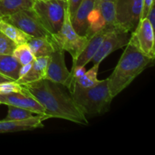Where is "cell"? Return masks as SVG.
<instances>
[{"label": "cell", "instance_id": "8fae6325", "mask_svg": "<svg viewBox=\"0 0 155 155\" xmlns=\"http://www.w3.org/2000/svg\"><path fill=\"white\" fill-rule=\"evenodd\" d=\"M0 103L27 109L35 114H45L43 107L24 87L21 92L0 94Z\"/></svg>", "mask_w": 155, "mask_h": 155}, {"label": "cell", "instance_id": "3957f363", "mask_svg": "<svg viewBox=\"0 0 155 155\" xmlns=\"http://www.w3.org/2000/svg\"><path fill=\"white\" fill-rule=\"evenodd\" d=\"M69 92L86 117L99 116L108 111L114 98L109 90L107 79L101 80L91 88H82L74 83Z\"/></svg>", "mask_w": 155, "mask_h": 155}, {"label": "cell", "instance_id": "2e32d148", "mask_svg": "<svg viewBox=\"0 0 155 155\" xmlns=\"http://www.w3.org/2000/svg\"><path fill=\"white\" fill-rule=\"evenodd\" d=\"M27 45L35 58L48 57L56 47L51 37H31L27 42Z\"/></svg>", "mask_w": 155, "mask_h": 155}, {"label": "cell", "instance_id": "277c9868", "mask_svg": "<svg viewBox=\"0 0 155 155\" xmlns=\"http://www.w3.org/2000/svg\"><path fill=\"white\" fill-rule=\"evenodd\" d=\"M33 10L51 35L60 30L68 10L67 0H34Z\"/></svg>", "mask_w": 155, "mask_h": 155}, {"label": "cell", "instance_id": "5b68a950", "mask_svg": "<svg viewBox=\"0 0 155 155\" xmlns=\"http://www.w3.org/2000/svg\"><path fill=\"white\" fill-rule=\"evenodd\" d=\"M51 39L59 48L70 53L73 60L80 55L89 42L87 36H81L74 28L68 10L65 14L60 30L55 34L51 35Z\"/></svg>", "mask_w": 155, "mask_h": 155}, {"label": "cell", "instance_id": "f546056e", "mask_svg": "<svg viewBox=\"0 0 155 155\" xmlns=\"http://www.w3.org/2000/svg\"><path fill=\"white\" fill-rule=\"evenodd\" d=\"M10 81H13V80H12L11 79L8 78V77H5V76L2 75V74H0V83H5V82H10Z\"/></svg>", "mask_w": 155, "mask_h": 155}, {"label": "cell", "instance_id": "603a6c76", "mask_svg": "<svg viewBox=\"0 0 155 155\" xmlns=\"http://www.w3.org/2000/svg\"><path fill=\"white\" fill-rule=\"evenodd\" d=\"M35 115L33 112L27 109L21 108L13 105H8V114L5 119L7 120H21L32 117Z\"/></svg>", "mask_w": 155, "mask_h": 155}, {"label": "cell", "instance_id": "6da1fadb", "mask_svg": "<svg viewBox=\"0 0 155 155\" xmlns=\"http://www.w3.org/2000/svg\"><path fill=\"white\" fill-rule=\"evenodd\" d=\"M21 86L43 107L45 114L51 118L66 120L80 125L89 124L86 115L63 85L42 79Z\"/></svg>", "mask_w": 155, "mask_h": 155}, {"label": "cell", "instance_id": "ac0fdd59", "mask_svg": "<svg viewBox=\"0 0 155 155\" xmlns=\"http://www.w3.org/2000/svg\"><path fill=\"white\" fill-rule=\"evenodd\" d=\"M34 0H0V15L2 18L10 16L33 7Z\"/></svg>", "mask_w": 155, "mask_h": 155}, {"label": "cell", "instance_id": "30bf717a", "mask_svg": "<svg viewBox=\"0 0 155 155\" xmlns=\"http://www.w3.org/2000/svg\"><path fill=\"white\" fill-rule=\"evenodd\" d=\"M130 39L144 54L154 59V29L146 18L139 21Z\"/></svg>", "mask_w": 155, "mask_h": 155}, {"label": "cell", "instance_id": "5bb4252c", "mask_svg": "<svg viewBox=\"0 0 155 155\" xmlns=\"http://www.w3.org/2000/svg\"><path fill=\"white\" fill-rule=\"evenodd\" d=\"M98 0H82L75 14L71 18V23L77 31L81 36H86L89 26V16L95 8Z\"/></svg>", "mask_w": 155, "mask_h": 155}, {"label": "cell", "instance_id": "484cf974", "mask_svg": "<svg viewBox=\"0 0 155 155\" xmlns=\"http://www.w3.org/2000/svg\"><path fill=\"white\" fill-rule=\"evenodd\" d=\"M67 2H68V10L69 12L71 19L75 14L76 11H77L78 6L80 5L82 0H67Z\"/></svg>", "mask_w": 155, "mask_h": 155}, {"label": "cell", "instance_id": "1f68e13d", "mask_svg": "<svg viewBox=\"0 0 155 155\" xmlns=\"http://www.w3.org/2000/svg\"><path fill=\"white\" fill-rule=\"evenodd\" d=\"M2 16H1V15H0V19H2Z\"/></svg>", "mask_w": 155, "mask_h": 155}, {"label": "cell", "instance_id": "9a60e30c", "mask_svg": "<svg viewBox=\"0 0 155 155\" xmlns=\"http://www.w3.org/2000/svg\"><path fill=\"white\" fill-rule=\"evenodd\" d=\"M48 63V57L36 58L32 62L31 68L28 72L15 82L20 85H24L45 79Z\"/></svg>", "mask_w": 155, "mask_h": 155}, {"label": "cell", "instance_id": "cb8c5ba5", "mask_svg": "<svg viewBox=\"0 0 155 155\" xmlns=\"http://www.w3.org/2000/svg\"><path fill=\"white\" fill-rule=\"evenodd\" d=\"M17 44L0 32V54L12 55Z\"/></svg>", "mask_w": 155, "mask_h": 155}, {"label": "cell", "instance_id": "f1b7e54d", "mask_svg": "<svg viewBox=\"0 0 155 155\" xmlns=\"http://www.w3.org/2000/svg\"><path fill=\"white\" fill-rule=\"evenodd\" d=\"M31 65H32V63L27 64L21 65V69H20V71H19V78L24 77V76L25 75L27 72H28L29 70H30V68H31Z\"/></svg>", "mask_w": 155, "mask_h": 155}, {"label": "cell", "instance_id": "d6a6232c", "mask_svg": "<svg viewBox=\"0 0 155 155\" xmlns=\"http://www.w3.org/2000/svg\"><path fill=\"white\" fill-rule=\"evenodd\" d=\"M0 104H1V103H0Z\"/></svg>", "mask_w": 155, "mask_h": 155}, {"label": "cell", "instance_id": "ba28073f", "mask_svg": "<svg viewBox=\"0 0 155 155\" xmlns=\"http://www.w3.org/2000/svg\"><path fill=\"white\" fill-rule=\"evenodd\" d=\"M129 32L120 27H114L104 37L99 48L94 55L93 64H100L109 54L126 46L130 40Z\"/></svg>", "mask_w": 155, "mask_h": 155}, {"label": "cell", "instance_id": "9c48e42d", "mask_svg": "<svg viewBox=\"0 0 155 155\" xmlns=\"http://www.w3.org/2000/svg\"><path fill=\"white\" fill-rule=\"evenodd\" d=\"M45 79L71 88V72L65 63L64 51L56 45L53 52L48 56V63Z\"/></svg>", "mask_w": 155, "mask_h": 155}, {"label": "cell", "instance_id": "7402d4cb", "mask_svg": "<svg viewBox=\"0 0 155 155\" xmlns=\"http://www.w3.org/2000/svg\"><path fill=\"white\" fill-rule=\"evenodd\" d=\"M12 55L21 65L32 63L35 59L34 55L30 51L27 43L17 45Z\"/></svg>", "mask_w": 155, "mask_h": 155}, {"label": "cell", "instance_id": "e0dca14e", "mask_svg": "<svg viewBox=\"0 0 155 155\" xmlns=\"http://www.w3.org/2000/svg\"><path fill=\"white\" fill-rule=\"evenodd\" d=\"M21 64L13 55L0 54V74L16 81L19 78Z\"/></svg>", "mask_w": 155, "mask_h": 155}, {"label": "cell", "instance_id": "44dd1931", "mask_svg": "<svg viewBox=\"0 0 155 155\" xmlns=\"http://www.w3.org/2000/svg\"><path fill=\"white\" fill-rule=\"evenodd\" d=\"M99 65L100 64H93L92 68H90L89 71H86L83 76L77 78L74 82V83H76L82 88H91L96 86L101 81L97 78Z\"/></svg>", "mask_w": 155, "mask_h": 155}, {"label": "cell", "instance_id": "4316f807", "mask_svg": "<svg viewBox=\"0 0 155 155\" xmlns=\"http://www.w3.org/2000/svg\"><path fill=\"white\" fill-rule=\"evenodd\" d=\"M154 2V0H142V10L141 19H144V18H146L147 15L150 10V8Z\"/></svg>", "mask_w": 155, "mask_h": 155}, {"label": "cell", "instance_id": "4dcf8cb0", "mask_svg": "<svg viewBox=\"0 0 155 155\" xmlns=\"http://www.w3.org/2000/svg\"><path fill=\"white\" fill-rule=\"evenodd\" d=\"M103 1H112V2H116V0H103Z\"/></svg>", "mask_w": 155, "mask_h": 155}, {"label": "cell", "instance_id": "ffe728a7", "mask_svg": "<svg viewBox=\"0 0 155 155\" xmlns=\"http://www.w3.org/2000/svg\"><path fill=\"white\" fill-rule=\"evenodd\" d=\"M98 8L106 25L117 27L115 2L98 0Z\"/></svg>", "mask_w": 155, "mask_h": 155}, {"label": "cell", "instance_id": "52a82bcc", "mask_svg": "<svg viewBox=\"0 0 155 155\" xmlns=\"http://www.w3.org/2000/svg\"><path fill=\"white\" fill-rule=\"evenodd\" d=\"M115 3L117 26L132 33L141 20L142 0H116Z\"/></svg>", "mask_w": 155, "mask_h": 155}, {"label": "cell", "instance_id": "d4e9b609", "mask_svg": "<svg viewBox=\"0 0 155 155\" xmlns=\"http://www.w3.org/2000/svg\"><path fill=\"white\" fill-rule=\"evenodd\" d=\"M23 87L15 81L5 82L0 83V94H8L12 92H21Z\"/></svg>", "mask_w": 155, "mask_h": 155}, {"label": "cell", "instance_id": "8992f818", "mask_svg": "<svg viewBox=\"0 0 155 155\" xmlns=\"http://www.w3.org/2000/svg\"><path fill=\"white\" fill-rule=\"evenodd\" d=\"M3 20L16 26L31 37H51L33 8L15 13L3 18Z\"/></svg>", "mask_w": 155, "mask_h": 155}, {"label": "cell", "instance_id": "7c38bea8", "mask_svg": "<svg viewBox=\"0 0 155 155\" xmlns=\"http://www.w3.org/2000/svg\"><path fill=\"white\" fill-rule=\"evenodd\" d=\"M114 27L105 26L101 30L95 33L89 39L87 45H86L84 49L80 53V55L76 59L73 60V66L71 70L77 68V67H85L89 61H91L95 53L99 48L103 39Z\"/></svg>", "mask_w": 155, "mask_h": 155}, {"label": "cell", "instance_id": "d6986e66", "mask_svg": "<svg viewBox=\"0 0 155 155\" xmlns=\"http://www.w3.org/2000/svg\"><path fill=\"white\" fill-rule=\"evenodd\" d=\"M0 32L12 39L17 45L27 43L31 38V36L24 33L21 29L5 21L2 18L0 19Z\"/></svg>", "mask_w": 155, "mask_h": 155}, {"label": "cell", "instance_id": "83f0119b", "mask_svg": "<svg viewBox=\"0 0 155 155\" xmlns=\"http://www.w3.org/2000/svg\"><path fill=\"white\" fill-rule=\"evenodd\" d=\"M155 3L154 2L152 4V5L150 8V10L148 12V15H147L146 18L149 21L150 24H151L153 28L154 29V25H155V8H154Z\"/></svg>", "mask_w": 155, "mask_h": 155}, {"label": "cell", "instance_id": "7a4b0ae2", "mask_svg": "<svg viewBox=\"0 0 155 155\" xmlns=\"http://www.w3.org/2000/svg\"><path fill=\"white\" fill-rule=\"evenodd\" d=\"M126 46L116 68L107 79L113 98L127 89L154 61L144 54L130 38Z\"/></svg>", "mask_w": 155, "mask_h": 155}, {"label": "cell", "instance_id": "4fadbf2b", "mask_svg": "<svg viewBox=\"0 0 155 155\" xmlns=\"http://www.w3.org/2000/svg\"><path fill=\"white\" fill-rule=\"evenodd\" d=\"M46 114H36L32 117L21 120H0V133H15V132L32 130L44 127L43 122L49 119Z\"/></svg>", "mask_w": 155, "mask_h": 155}]
</instances>
